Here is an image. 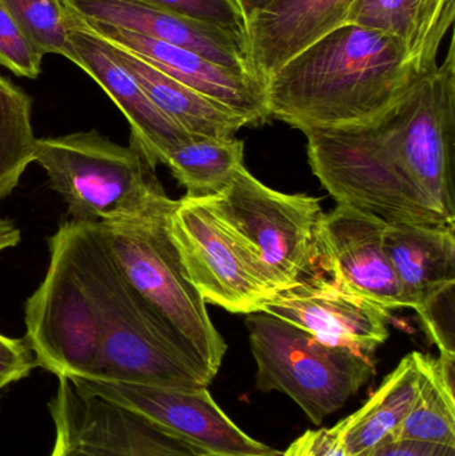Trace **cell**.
Instances as JSON below:
<instances>
[{
    "label": "cell",
    "mask_w": 455,
    "mask_h": 456,
    "mask_svg": "<svg viewBox=\"0 0 455 456\" xmlns=\"http://www.w3.org/2000/svg\"><path fill=\"white\" fill-rule=\"evenodd\" d=\"M307 157L338 203L387 224L455 227V50L387 114L362 127L312 130Z\"/></svg>",
    "instance_id": "6da1fadb"
},
{
    "label": "cell",
    "mask_w": 455,
    "mask_h": 456,
    "mask_svg": "<svg viewBox=\"0 0 455 456\" xmlns=\"http://www.w3.org/2000/svg\"><path fill=\"white\" fill-rule=\"evenodd\" d=\"M427 75L397 37L345 24L272 75L264 101L270 118L304 134L362 127L397 106Z\"/></svg>",
    "instance_id": "7a4b0ae2"
},
{
    "label": "cell",
    "mask_w": 455,
    "mask_h": 456,
    "mask_svg": "<svg viewBox=\"0 0 455 456\" xmlns=\"http://www.w3.org/2000/svg\"><path fill=\"white\" fill-rule=\"evenodd\" d=\"M102 329L93 379L152 387H208L213 380L152 315L115 263L99 224L58 228Z\"/></svg>",
    "instance_id": "3957f363"
},
{
    "label": "cell",
    "mask_w": 455,
    "mask_h": 456,
    "mask_svg": "<svg viewBox=\"0 0 455 456\" xmlns=\"http://www.w3.org/2000/svg\"><path fill=\"white\" fill-rule=\"evenodd\" d=\"M34 162L79 224L106 226L159 218L176 205L141 149L120 146L96 130L37 139Z\"/></svg>",
    "instance_id": "277c9868"
},
{
    "label": "cell",
    "mask_w": 455,
    "mask_h": 456,
    "mask_svg": "<svg viewBox=\"0 0 455 456\" xmlns=\"http://www.w3.org/2000/svg\"><path fill=\"white\" fill-rule=\"evenodd\" d=\"M166 219L167 216L99 226L126 281L214 380L223 363L227 345L214 327L205 300L184 273Z\"/></svg>",
    "instance_id": "5b68a950"
},
{
    "label": "cell",
    "mask_w": 455,
    "mask_h": 456,
    "mask_svg": "<svg viewBox=\"0 0 455 456\" xmlns=\"http://www.w3.org/2000/svg\"><path fill=\"white\" fill-rule=\"evenodd\" d=\"M198 202L253 251L275 291L328 273L318 198L270 189L242 166L223 191Z\"/></svg>",
    "instance_id": "8992f818"
},
{
    "label": "cell",
    "mask_w": 455,
    "mask_h": 456,
    "mask_svg": "<svg viewBox=\"0 0 455 456\" xmlns=\"http://www.w3.org/2000/svg\"><path fill=\"white\" fill-rule=\"evenodd\" d=\"M246 327L256 363V387L285 394L313 425H322L376 374L371 356L325 345L270 314H248Z\"/></svg>",
    "instance_id": "52a82bcc"
},
{
    "label": "cell",
    "mask_w": 455,
    "mask_h": 456,
    "mask_svg": "<svg viewBox=\"0 0 455 456\" xmlns=\"http://www.w3.org/2000/svg\"><path fill=\"white\" fill-rule=\"evenodd\" d=\"M47 244V273L24 307V338L37 367L58 378L93 379L102 358L98 313L61 233Z\"/></svg>",
    "instance_id": "ba28073f"
},
{
    "label": "cell",
    "mask_w": 455,
    "mask_h": 456,
    "mask_svg": "<svg viewBox=\"0 0 455 456\" xmlns=\"http://www.w3.org/2000/svg\"><path fill=\"white\" fill-rule=\"evenodd\" d=\"M166 226L187 279L205 302L248 315L277 294L253 251L202 203L176 200Z\"/></svg>",
    "instance_id": "9c48e42d"
},
{
    "label": "cell",
    "mask_w": 455,
    "mask_h": 456,
    "mask_svg": "<svg viewBox=\"0 0 455 456\" xmlns=\"http://www.w3.org/2000/svg\"><path fill=\"white\" fill-rule=\"evenodd\" d=\"M69 380L83 393L141 415L194 456L282 454L246 434L214 401L208 387H152L83 378Z\"/></svg>",
    "instance_id": "30bf717a"
},
{
    "label": "cell",
    "mask_w": 455,
    "mask_h": 456,
    "mask_svg": "<svg viewBox=\"0 0 455 456\" xmlns=\"http://www.w3.org/2000/svg\"><path fill=\"white\" fill-rule=\"evenodd\" d=\"M58 379L48 402L55 426L50 456H194L136 412Z\"/></svg>",
    "instance_id": "8fae6325"
},
{
    "label": "cell",
    "mask_w": 455,
    "mask_h": 456,
    "mask_svg": "<svg viewBox=\"0 0 455 456\" xmlns=\"http://www.w3.org/2000/svg\"><path fill=\"white\" fill-rule=\"evenodd\" d=\"M261 313L283 319L333 347L371 356L389 338V311L325 273L272 295Z\"/></svg>",
    "instance_id": "7c38bea8"
},
{
    "label": "cell",
    "mask_w": 455,
    "mask_h": 456,
    "mask_svg": "<svg viewBox=\"0 0 455 456\" xmlns=\"http://www.w3.org/2000/svg\"><path fill=\"white\" fill-rule=\"evenodd\" d=\"M387 222L338 203L323 214L321 254L326 273L345 289L385 310L405 308L400 281L385 248Z\"/></svg>",
    "instance_id": "4fadbf2b"
},
{
    "label": "cell",
    "mask_w": 455,
    "mask_h": 456,
    "mask_svg": "<svg viewBox=\"0 0 455 456\" xmlns=\"http://www.w3.org/2000/svg\"><path fill=\"white\" fill-rule=\"evenodd\" d=\"M74 15L99 39L131 51L182 85L245 118L248 126L262 125L270 119L264 86L256 77L224 69L192 51L110 24L85 20L75 12Z\"/></svg>",
    "instance_id": "5bb4252c"
},
{
    "label": "cell",
    "mask_w": 455,
    "mask_h": 456,
    "mask_svg": "<svg viewBox=\"0 0 455 456\" xmlns=\"http://www.w3.org/2000/svg\"><path fill=\"white\" fill-rule=\"evenodd\" d=\"M63 2L72 12L85 20L110 24L192 51L224 69L256 77L248 61L245 40L226 29L176 15L141 0Z\"/></svg>",
    "instance_id": "9a60e30c"
},
{
    "label": "cell",
    "mask_w": 455,
    "mask_h": 456,
    "mask_svg": "<svg viewBox=\"0 0 455 456\" xmlns=\"http://www.w3.org/2000/svg\"><path fill=\"white\" fill-rule=\"evenodd\" d=\"M66 8L69 39L79 56V69L101 86L125 115L130 125V143L141 149L155 167L165 165L167 155L191 135L152 103L135 77L112 55L109 45L87 31Z\"/></svg>",
    "instance_id": "2e32d148"
},
{
    "label": "cell",
    "mask_w": 455,
    "mask_h": 456,
    "mask_svg": "<svg viewBox=\"0 0 455 456\" xmlns=\"http://www.w3.org/2000/svg\"><path fill=\"white\" fill-rule=\"evenodd\" d=\"M354 0H270L246 19L248 56L264 86L288 61L347 24Z\"/></svg>",
    "instance_id": "e0dca14e"
},
{
    "label": "cell",
    "mask_w": 455,
    "mask_h": 456,
    "mask_svg": "<svg viewBox=\"0 0 455 456\" xmlns=\"http://www.w3.org/2000/svg\"><path fill=\"white\" fill-rule=\"evenodd\" d=\"M385 248L405 308L419 311L455 286V227L387 224Z\"/></svg>",
    "instance_id": "ac0fdd59"
},
{
    "label": "cell",
    "mask_w": 455,
    "mask_h": 456,
    "mask_svg": "<svg viewBox=\"0 0 455 456\" xmlns=\"http://www.w3.org/2000/svg\"><path fill=\"white\" fill-rule=\"evenodd\" d=\"M454 19L455 0H354L347 24L397 37L409 58L429 74Z\"/></svg>",
    "instance_id": "d6986e66"
},
{
    "label": "cell",
    "mask_w": 455,
    "mask_h": 456,
    "mask_svg": "<svg viewBox=\"0 0 455 456\" xmlns=\"http://www.w3.org/2000/svg\"><path fill=\"white\" fill-rule=\"evenodd\" d=\"M106 45L118 61L135 77L152 103L189 135L230 139L248 126L245 118L182 85L131 51L110 43Z\"/></svg>",
    "instance_id": "ffe728a7"
},
{
    "label": "cell",
    "mask_w": 455,
    "mask_h": 456,
    "mask_svg": "<svg viewBox=\"0 0 455 456\" xmlns=\"http://www.w3.org/2000/svg\"><path fill=\"white\" fill-rule=\"evenodd\" d=\"M419 387V353L408 354L357 411L339 422L347 456H377L393 444Z\"/></svg>",
    "instance_id": "44dd1931"
},
{
    "label": "cell",
    "mask_w": 455,
    "mask_h": 456,
    "mask_svg": "<svg viewBox=\"0 0 455 456\" xmlns=\"http://www.w3.org/2000/svg\"><path fill=\"white\" fill-rule=\"evenodd\" d=\"M454 366L419 353L416 401L394 442H419L455 447Z\"/></svg>",
    "instance_id": "7402d4cb"
},
{
    "label": "cell",
    "mask_w": 455,
    "mask_h": 456,
    "mask_svg": "<svg viewBox=\"0 0 455 456\" xmlns=\"http://www.w3.org/2000/svg\"><path fill=\"white\" fill-rule=\"evenodd\" d=\"M245 144L237 138L190 136L166 158L165 166L192 200L215 197L243 166Z\"/></svg>",
    "instance_id": "603a6c76"
},
{
    "label": "cell",
    "mask_w": 455,
    "mask_h": 456,
    "mask_svg": "<svg viewBox=\"0 0 455 456\" xmlns=\"http://www.w3.org/2000/svg\"><path fill=\"white\" fill-rule=\"evenodd\" d=\"M37 139L31 96L0 75V200L18 187L34 162Z\"/></svg>",
    "instance_id": "cb8c5ba5"
},
{
    "label": "cell",
    "mask_w": 455,
    "mask_h": 456,
    "mask_svg": "<svg viewBox=\"0 0 455 456\" xmlns=\"http://www.w3.org/2000/svg\"><path fill=\"white\" fill-rule=\"evenodd\" d=\"M29 42L43 53H55L79 67L69 39V13L63 0H0Z\"/></svg>",
    "instance_id": "d4e9b609"
},
{
    "label": "cell",
    "mask_w": 455,
    "mask_h": 456,
    "mask_svg": "<svg viewBox=\"0 0 455 456\" xmlns=\"http://www.w3.org/2000/svg\"><path fill=\"white\" fill-rule=\"evenodd\" d=\"M147 4L170 11L226 29L246 40V21L235 0H141Z\"/></svg>",
    "instance_id": "484cf974"
},
{
    "label": "cell",
    "mask_w": 455,
    "mask_h": 456,
    "mask_svg": "<svg viewBox=\"0 0 455 456\" xmlns=\"http://www.w3.org/2000/svg\"><path fill=\"white\" fill-rule=\"evenodd\" d=\"M43 55L23 34L0 3V64L16 77L37 79L42 71Z\"/></svg>",
    "instance_id": "4316f807"
},
{
    "label": "cell",
    "mask_w": 455,
    "mask_h": 456,
    "mask_svg": "<svg viewBox=\"0 0 455 456\" xmlns=\"http://www.w3.org/2000/svg\"><path fill=\"white\" fill-rule=\"evenodd\" d=\"M417 313L427 338L440 351L438 358L455 367L454 286L441 292Z\"/></svg>",
    "instance_id": "83f0119b"
},
{
    "label": "cell",
    "mask_w": 455,
    "mask_h": 456,
    "mask_svg": "<svg viewBox=\"0 0 455 456\" xmlns=\"http://www.w3.org/2000/svg\"><path fill=\"white\" fill-rule=\"evenodd\" d=\"M35 367L37 361L26 338L0 334V390L28 377Z\"/></svg>",
    "instance_id": "f1b7e54d"
},
{
    "label": "cell",
    "mask_w": 455,
    "mask_h": 456,
    "mask_svg": "<svg viewBox=\"0 0 455 456\" xmlns=\"http://www.w3.org/2000/svg\"><path fill=\"white\" fill-rule=\"evenodd\" d=\"M280 456H347L341 426L337 423L330 428L306 431Z\"/></svg>",
    "instance_id": "f546056e"
},
{
    "label": "cell",
    "mask_w": 455,
    "mask_h": 456,
    "mask_svg": "<svg viewBox=\"0 0 455 456\" xmlns=\"http://www.w3.org/2000/svg\"><path fill=\"white\" fill-rule=\"evenodd\" d=\"M377 456H455V447L419 442H397L382 450Z\"/></svg>",
    "instance_id": "4dcf8cb0"
},
{
    "label": "cell",
    "mask_w": 455,
    "mask_h": 456,
    "mask_svg": "<svg viewBox=\"0 0 455 456\" xmlns=\"http://www.w3.org/2000/svg\"><path fill=\"white\" fill-rule=\"evenodd\" d=\"M21 240V232L12 221H8L4 226L0 227V252L11 247L18 246Z\"/></svg>",
    "instance_id": "1f68e13d"
},
{
    "label": "cell",
    "mask_w": 455,
    "mask_h": 456,
    "mask_svg": "<svg viewBox=\"0 0 455 456\" xmlns=\"http://www.w3.org/2000/svg\"><path fill=\"white\" fill-rule=\"evenodd\" d=\"M238 7L242 11L243 18H250L256 11L261 10L262 7L267 4L270 0H235Z\"/></svg>",
    "instance_id": "d6a6232c"
},
{
    "label": "cell",
    "mask_w": 455,
    "mask_h": 456,
    "mask_svg": "<svg viewBox=\"0 0 455 456\" xmlns=\"http://www.w3.org/2000/svg\"><path fill=\"white\" fill-rule=\"evenodd\" d=\"M8 221H10V219L2 218V216H0V227L4 226V224H7Z\"/></svg>",
    "instance_id": "836d02e7"
},
{
    "label": "cell",
    "mask_w": 455,
    "mask_h": 456,
    "mask_svg": "<svg viewBox=\"0 0 455 456\" xmlns=\"http://www.w3.org/2000/svg\"><path fill=\"white\" fill-rule=\"evenodd\" d=\"M2 393H3V390H0V399H2Z\"/></svg>",
    "instance_id": "e575fe53"
}]
</instances>
